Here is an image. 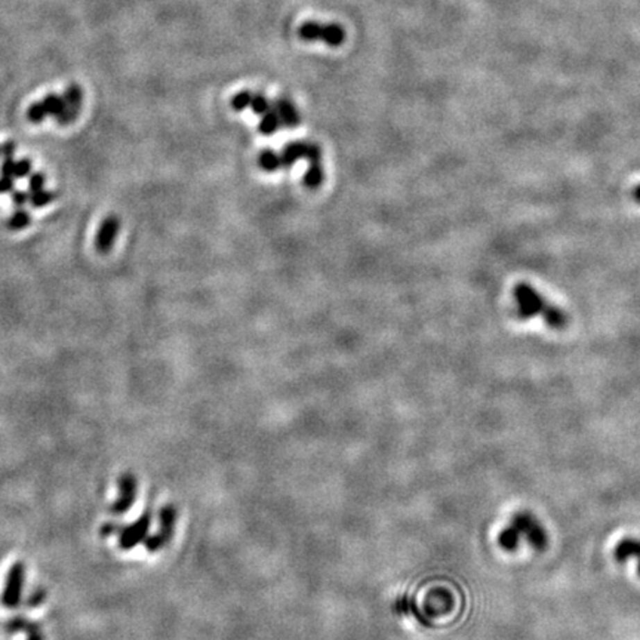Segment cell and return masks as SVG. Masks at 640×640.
I'll return each mask as SVG.
<instances>
[{"label":"cell","mask_w":640,"mask_h":640,"mask_svg":"<svg viewBox=\"0 0 640 640\" xmlns=\"http://www.w3.org/2000/svg\"><path fill=\"white\" fill-rule=\"evenodd\" d=\"M514 298L517 303V314L523 320L535 316H543L544 322L555 329L564 328L568 323L565 312L547 303L543 295L529 283H519L514 288Z\"/></svg>","instance_id":"6da1fadb"},{"label":"cell","mask_w":640,"mask_h":640,"mask_svg":"<svg viewBox=\"0 0 640 640\" xmlns=\"http://www.w3.org/2000/svg\"><path fill=\"white\" fill-rule=\"evenodd\" d=\"M298 36L304 42H323L328 47L338 48L346 42V30L337 23L320 24L307 21L298 28Z\"/></svg>","instance_id":"7a4b0ae2"},{"label":"cell","mask_w":640,"mask_h":640,"mask_svg":"<svg viewBox=\"0 0 640 640\" xmlns=\"http://www.w3.org/2000/svg\"><path fill=\"white\" fill-rule=\"evenodd\" d=\"M521 537H525L529 543L537 550H544L547 546V535L535 519L528 513H519L513 517L512 523Z\"/></svg>","instance_id":"3957f363"},{"label":"cell","mask_w":640,"mask_h":640,"mask_svg":"<svg viewBox=\"0 0 640 640\" xmlns=\"http://www.w3.org/2000/svg\"><path fill=\"white\" fill-rule=\"evenodd\" d=\"M175 522H176V510L174 505L163 507L160 512V525L158 534H154L151 538L147 539V550L149 551H159L167 546L175 531Z\"/></svg>","instance_id":"277c9868"},{"label":"cell","mask_w":640,"mask_h":640,"mask_svg":"<svg viewBox=\"0 0 640 640\" xmlns=\"http://www.w3.org/2000/svg\"><path fill=\"white\" fill-rule=\"evenodd\" d=\"M120 231V218L117 215H108L103 219L95 237V249L101 255H106L113 248L116 236Z\"/></svg>","instance_id":"5b68a950"},{"label":"cell","mask_w":640,"mask_h":640,"mask_svg":"<svg viewBox=\"0 0 640 640\" xmlns=\"http://www.w3.org/2000/svg\"><path fill=\"white\" fill-rule=\"evenodd\" d=\"M24 577L26 572L23 565H15L9 572L8 582L5 586L3 591V598L2 602L8 608H14V606L18 605L21 599V591H23V584H24Z\"/></svg>","instance_id":"8992f818"},{"label":"cell","mask_w":640,"mask_h":640,"mask_svg":"<svg viewBox=\"0 0 640 640\" xmlns=\"http://www.w3.org/2000/svg\"><path fill=\"white\" fill-rule=\"evenodd\" d=\"M150 521H151L150 514L146 513V514H142L135 523L128 526L124 531L122 537H120V546H122V548H126V550L134 548L138 543H141L149 532Z\"/></svg>","instance_id":"52a82bcc"},{"label":"cell","mask_w":640,"mask_h":640,"mask_svg":"<svg viewBox=\"0 0 640 640\" xmlns=\"http://www.w3.org/2000/svg\"><path fill=\"white\" fill-rule=\"evenodd\" d=\"M119 488H120V495H119L117 503L113 505V512L122 514V513H126L129 507L135 501V495H137L135 478L130 476V474H125V476H122L119 480Z\"/></svg>","instance_id":"ba28073f"},{"label":"cell","mask_w":640,"mask_h":640,"mask_svg":"<svg viewBox=\"0 0 640 640\" xmlns=\"http://www.w3.org/2000/svg\"><path fill=\"white\" fill-rule=\"evenodd\" d=\"M276 112H278L280 117V122L285 126H295L300 124V116H298V112L289 99H286V98L278 99V101H276Z\"/></svg>","instance_id":"9c48e42d"},{"label":"cell","mask_w":640,"mask_h":640,"mask_svg":"<svg viewBox=\"0 0 640 640\" xmlns=\"http://www.w3.org/2000/svg\"><path fill=\"white\" fill-rule=\"evenodd\" d=\"M614 556L618 562H624L628 557H636L640 560V541L633 538L623 539V541L615 547Z\"/></svg>","instance_id":"30bf717a"},{"label":"cell","mask_w":640,"mask_h":640,"mask_svg":"<svg viewBox=\"0 0 640 640\" xmlns=\"http://www.w3.org/2000/svg\"><path fill=\"white\" fill-rule=\"evenodd\" d=\"M519 541H521V534H519V531L513 525L503 529L498 537V543L501 548L507 551H514L519 547Z\"/></svg>","instance_id":"8fae6325"},{"label":"cell","mask_w":640,"mask_h":640,"mask_svg":"<svg viewBox=\"0 0 640 640\" xmlns=\"http://www.w3.org/2000/svg\"><path fill=\"white\" fill-rule=\"evenodd\" d=\"M28 224H30V215L27 211H23V209H18V211H15L12 217H10L6 221V227L12 231L23 230L28 227Z\"/></svg>","instance_id":"7c38bea8"},{"label":"cell","mask_w":640,"mask_h":640,"mask_svg":"<svg viewBox=\"0 0 640 640\" xmlns=\"http://www.w3.org/2000/svg\"><path fill=\"white\" fill-rule=\"evenodd\" d=\"M279 125H280V117L278 112H270L269 110V112L261 119L260 129L264 132V134H271V132L278 129Z\"/></svg>","instance_id":"4fadbf2b"},{"label":"cell","mask_w":640,"mask_h":640,"mask_svg":"<svg viewBox=\"0 0 640 640\" xmlns=\"http://www.w3.org/2000/svg\"><path fill=\"white\" fill-rule=\"evenodd\" d=\"M55 197H57V194H55L53 192L40 190L37 193L30 194V202L35 208H42V206H47L52 203L55 201Z\"/></svg>","instance_id":"5bb4252c"},{"label":"cell","mask_w":640,"mask_h":640,"mask_svg":"<svg viewBox=\"0 0 640 640\" xmlns=\"http://www.w3.org/2000/svg\"><path fill=\"white\" fill-rule=\"evenodd\" d=\"M252 96H253V94L249 92V91L239 92L237 95H235L233 101H231V106H233V108L237 110V112H242V110H245V108H248L251 106Z\"/></svg>","instance_id":"9a60e30c"},{"label":"cell","mask_w":640,"mask_h":640,"mask_svg":"<svg viewBox=\"0 0 640 640\" xmlns=\"http://www.w3.org/2000/svg\"><path fill=\"white\" fill-rule=\"evenodd\" d=\"M251 107L257 115H266L270 110V103H269V99L266 96L261 95V94H257V95L252 96Z\"/></svg>","instance_id":"2e32d148"},{"label":"cell","mask_w":640,"mask_h":640,"mask_svg":"<svg viewBox=\"0 0 640 640\" xmlns=\"http://www.w3.org/2000/svg\"><path fill=\"white\" fill-rule=\"evenodd\" d=\"M45 175H43L42 172H36V174H33L30 176V181H28V190H30V194L33 193H37L40 190H43V185H45Z\"/></svg>","instance_id":"e0dca14e"},{"label":"cell","mask_w":640,"mask_h":640,"mask_svg":"<svg viewBox=\"0 0 640 640\" xmlns=\"http://www.w3.org/2000/svg\"><path fill=\"white\" fill-rule=\"evenodd\" d=\"M30 171H31V162L28 159H23V160L15 162V165H14V176H17V178H23V176L30 174Z\"/></svg>","instance_id":"ac0fdd59"},{"label":"cell","mask_w":640,"mask_h":640,"mask_svg":"<svg viewBox=\"0 0 640 640\" xmlns=\"http://www.w3.org/2000/svg\"><path fill=\"white\" fill-rule=\"evenodd\" d=\"M14 158H6L5 162L2 163V168H0V171H2V175L3 176H10V178H12L14 176Z\"/></svg>","instance_id":"d6986e66"},{"label":"cell","mask_w":640,"mask_h":640,"mask_svg":"<svg viewBox=\"0 0 640 640\" xmlns=\"http://www.w3.org/2000/svg\"><path fill=\"white\" fill-rule=\"evenodd\" d=\"M0 150H2V156L6 158H14V153L17 150V144L14 141H8L3 146H0Z\"/></svg>","instance_id":"ffe728a7"},{"label":"cell","mask_w":640,"mask_h":640,"mask_svg":"<svg viewBox=\"0 0 640 640\" xmlns=\"http://www.w3.org/2000/svg\"><path fill=\"white\" fill-rule=\"evenodd\" d=\"M30 199V194L28 193H24V192H15L14 196H12V202L15 203L17 208H21V206H24L27 203V201Z\"/></svg>","instance_id":"44dd1931"},{"label":"cell","mask_w":640,"mask_h":640,"mask_svg":"<svg viewBox=\"0 0 640 640\" xmlns=\"http://www.w3.org/2000/svg\"><path fill=\"white\" fill-rule=\"evenodd\" d=\"M14 190V181L10 176H3L0 178V193H8Z\"/></svg>","instance_id":"7402d4cb"},{"label":"cell","mask_w":640,"mask_h":640,"mask_svg":"<svg viewBox=\"0 0 640 640\" xmlns=\"http://www.w3.org/2000/svg\"><path fill=\"white\" fill-rule=\"evenodd\" d=\"M633 196H634V199H636V202L640 203V185L636 187L634 192H633Z\"/></svg>","instance_id":"603a6c76"},{"label":"cell","mask_w":640,"mask_h":640,"mask_svg":"<svg viewBox=\"0 0 640 640\" xmlns=\"http://www.w3.org/2000/svg\"><path fill=\"white\" fill-rule=\"evenodd\" d=\"M637 572H639V575H640V560H639V566H637Z\"/></svg>","instance_id":"cb8c5ba5"},{"label":"cell","mask_w":640,"mask_h":640,"mask_svg":"<svg viewBox=\"0 0 640 640\" xmlns=\"http://www.w3.org/2000/svg\"><path fill=\"white\" fill-rule=\"evenodd\" d=\"M0 156H2V150H0Z\"/></svg>","instance_id":"d4e9b609"}]
</instances>
